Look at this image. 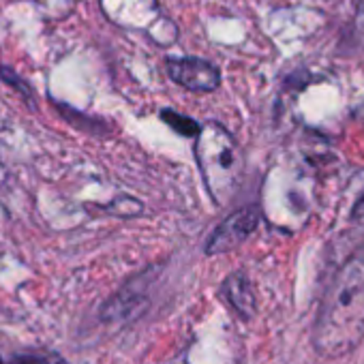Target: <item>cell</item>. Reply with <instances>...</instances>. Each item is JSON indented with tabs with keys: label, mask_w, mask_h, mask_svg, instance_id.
I'll return each mask as SVG.
<instances>
[{
	"label": "cell",
	"mask_w": 364,
	"mask_h": 364,
	"mask_svg": "<svg viewBox=\"0 0 364 364\" xmlns=\"http://www.w3.org/2000/svg\"><path fill=\"white\" fill-rule=\"evenodd\" d=\"M259 221H262V217H259L257 208L236 210L210 234V238L206 242V253L219 255V253L240 247L247 238H251L255 234V230L259 228Z\"/></svg>",
	"instance_id": "cell-3"
},
{
	"label": "cell",
	"mask_w": 364,
	"mask_h": 364,
	"mask_svg": "<svg viewBox=\"0 0 364 364\" xmlns=\"http://www.w3.org/2000/svg\"><path fill=\"white\" fill-rule=\"evenodd\" d=\"M196 154L210 196L219 204L228 202L242 173V159L232 135L217 122L202 127L196 137Z\"/></svg>",
	"instance_id": "cell-2"
},
{
	"label": "cell",
	"mask_w": 364,
	"mask_h": 364,
	"mask_svg": "<svg viewBox=\"0 0 364 364\" xmlns=\"http://www.w3.org/2000/svg\"><path fill=\"white\" fill-rule=\"evenodd\" d=\"M169 77L187 90L193 92H213L221 84L219 69L202 58H173L167 60Z\"/></svg>",
	"instance_id": "cell-4"
},
{
	"label": "cell",
	"mask_w": 364,
	"mask_h": 364,
	"mask_svg": "<svg viewBox=\"0 0 364 364\" xmlns=\"http://www.w3.org/2000/svg\"><path fill=\"white\" fill-rule=\"evenodd\" d=\"M364 338V247L332 277L321 300L313 345L326 360L341 358Z\"/></svg>",
	"instance_id": "cell-1"
},
{
	"label": "cell",
	"mask_w": 364,
	"mask_h": 364,
	"mask_svg": "<svg viewBox=\"0 0 364 364\" xmlns=\"http://www.w3.org/2000/svg\"><path fill=\"white\" fill-rule=\"evenodd\" d=\"M223 296L230 302V306L242 319H251L253 317V313H255V294H253V287H251L249 279L242 272L232 274L223 283Z\"/></svg>",
	"instance_id": "cell-6"
},
{
	"label": "cell",
	"mask_w": 364,
	"mask_h": 364,
	"mask_svg": "<svg viewBox=\"0 0 364 364\" xmlns=\"http://www.w3.org/2000/svg\"><path fill=\"white\" fill-rule=\"evenodd\" d=\"M355 33L364 37V0H355Z\"/></svg>",
	"instance_id": "cell-8"
},
{
	"label": "cell",
	"mask_w": 364,
	"mask_h": 364,
	"mask_svg": "<svg viewBox=\"0 0 364 364\" xmlns=\"http://www.w3.org/2000/svg\"><path fill=\"white\" fill-rule=\"evenodd\" d=\"M163 120H165L173 131H178L180 135H187V137H198L200 131H202V127H200L196 120H191V118H187V116H182V114H178V112H163Z\"/></svg>",
	"instance_id": "cell-7"
},
{
	"label": "cell",
	"mask_w": 364,
	"mask_h": 364,
	"mask_svg": "<svg viewBox=\"0 0 364 364\" xmlns=\"http://www.w3.org/2000/svg\"><path fill=\"white\" fill-rule=\"evenodd\" d=\"M0 364H3V360H0Z\"/></svg>",
	"instance_id": "cell-10"
},
{
	"label": "cell",
	"mask_w": 364,
	"mask_h": 364,
	"mask_svg": "<svg viewBox=\"0 0 364 364\" xmlns=\"http://www.w3.org/2000/svg\"><path fill=\"white\" fill-rule=\"evenodd\" d=\"M146 302V279H133L127 283L105 306H103V319L107 321H127L139 313V309Z\"/></svg>",
	"instance_id": "cell-5"
},
{
	"label": "cell",
	"mask_w": 364,
	"mask_h": 364,
	"mask_svg": "<svg viewBox=\"0 0 364 364\" xmlns=\"http://www.w3.org/2000/svg\"><path fill=\"white\" fill-rule=\"evenodd\" d=\"M353 219H364V196L358 200V204L353 208Z\"/></svg>",
	"instance_id": "cell-9"
}]
</instances>
